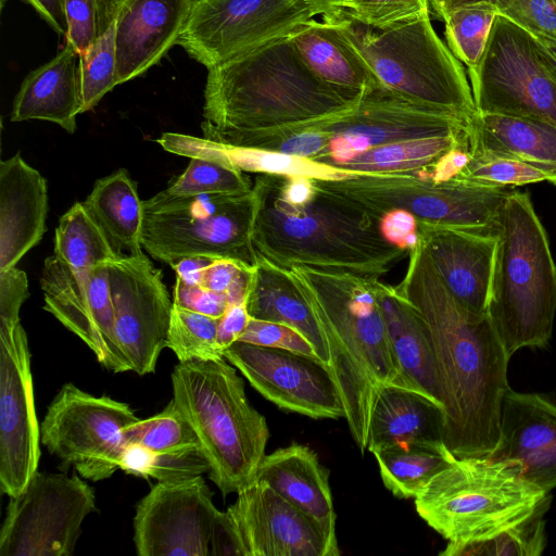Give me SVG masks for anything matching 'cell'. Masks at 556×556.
<instances>
[{
    "label": "cell",
    "instance_id": "cell-7",
    "mask_svg": "<svg viewBox=\"0 0 556 556\" xmlns=\"http://www.w3.org/2000/svg\"><path fill=\"white\" fill-rule=\"evenodd\" d=\"M549 492L522 465L493 456L454 457L414 497L419 517L447 543L488 540L523 521Z\"/></svg>",
    "mask_w": 556,
    "mask_h": 556
},
{
    "label": "cell",
    "instance_id": "cell-29",
    "mask_svg": "<svg viewBox=\"0 0 556 556\" xmlns=\"http://www.w3.org/2000/svg\"><path fill=\"white\" fill-rule=\"evenodd\" d=\"M289 37L303 63L326 85L359 96L380 84L328 14L302 23Z\"/></svg>",
    "mask_w": 556,
    "mask_h": 556
},
{
    "label": "cell",
    "instance_id": "cell-24",
    "mask_svg": "<svg viewBox=\"0 0 556 556\" xmlns=\"http://www.w3.org/2000/svg\"><path fill=\"white\" fill-rule=\"evenodd\" d=\"M195 0H125L116 14V85L135 79L177 45Z\"/></svg>",
    "mask_w": 556,
    "mask_h": 556
},
{
    "label": "cell",
    "instance_id": "cell-55",
    "mask_svg": "<svg viewBox=\"0 0 556 556\" xmlns=\"http://www.w3.org/2000/svg\"><path fill=\"white\" fill-rule=\"evenodd\" d=\"M249 320L250 316L245 307V302L231 305L219 318L217 341L223 351L238 341L245 330Z\"/></svg>",
    "mask_w": 556,
    "mask_h": 556
},
{
    "label": "cell",
    "instance_id": "cell-35",
    "mask_svg": "<svg viewBox=\"0 0 556 556\" xmlns=\"http://www.w3.org/2000/svg\"><path fill=\"white\" fill-rule=\"evenodd\" d=\"M384 486L399 498H414L418 491L455 455L444 442H413L372 453Z\"/></svg>",
    "mask_w": 556,
    "mask_h": 556
},
{
    "label": "cell",
    "instance_id": "cell-36",
    "mask_svg": "<svg viewBox=\"0 0 556 556\" xmlns=\"http://www.w3.org/2000/svg\"><path fill=\"white\" fill-rule=\"evenodd\" d=\"M458 147H469L468 129L376 146L339 167L363 174L416 170L434 164Z\"/></svg>",
    "mask_w": 556,
    "mask_h": 556
},
{
    "label": "cell",
    "instance_id": "cell-45",
    "mask_svg": "<svg viewBox=\"0 0 556 556\" xmlns=\"http://www.w3.org/2000/svg\"><path fill=\"white\" fill-rule=\"evenodd\" d=\"M66 45L84 53L115 20L117 12L108 0H64Z\"/></svg>",
    "mask_w": 556,
    "mask_h": 556
},
{
    "label": "cell",
    "instance_id": "cell-44",
    "mask_svg": "<svg viewBox=\"0 0 556 556\" xmlns=\"http://www.w3.org/2000/svg\"><path fill=\"white\" fill-rule=\"evenodd\" d=\"M127 444H138L152 453H166L201 445L193 429L173 400L157 415L128 426Z\"/></svg>",
    "mask_w": 556,
    "mask_h": 556
},
{
    "label": "cell",
    "instance_id": "cell-20",
    "mask_svg": "<svg viewBox=\"0 0 556 556\" xmlns=\"http://www.w3.org/2000/svg\"><path fill=\"white\" fill-rule=\"evenodd\" d=\"M40 287L43 308L76 334L103 367L114 374L130 370L116 341L108 264L77 271L50 255L43 262Z\"/></svg>",
    "mask_w": 556,
    "mask_h": 556
},
{
    "label": "cell",
    "instance_id": "cell-18",
    "mask_svg": "<svg viewBox=\"0 0 556 556\" xmlns=\"http://www.w3.org/2000/svg\"><path fill=\"white\" fill-rule=\"evenodd\" d=\"M224 357L279 408L314 419L344 418L338 387L319 359L242 341L228 346Z\"/></svg>",
    "mask_w": 556,
    "mask_h": 556
},
{
    "label": "cell",
    "instance_id": "cell-51",
    "mask_svg": "<svg viewBox=\"0 0 556 556\" xmlns=\"http://www.w3.org/2000/svg\"><path fill=\"white\" fill-rule=\"evenodd\" d=\"M173 303L186 309L220 318L231 306L224 293H217L198 283H186L176 279Z\"/></svg>",
    "mask_w": 556,
    "mask_h": 556
},
{
    "label": "cell",
    "instance_id": "cell-57",
    "mask_svg": "<svg viewBox=\"0 0 556 556\" xmlns=\"http://www.w3.org/2000/svg\"><path fill=\"white\" fill-rule=\"evenodd\" d=\"M152 452L138 444H127L123 454L119 469L126 473H131L148 479V469L151 462Z\"/></svg>",
    "mask_w": 556,
    "mask_h": 556
},
{
    "label": "cell",
    "instance_id": "cell-12",
    "mask_svg": "<svg viewBox=\"0 0 556 556\" xmlns=\"http://www.w3.org/2000/svg\"><path fill=\"white\" fill-rule=\"evenodd\" d=\"M139 418L110 396H94L75 384L62 386L40 425L41 443L64 466L88 480L110 478L127 446L124 431Z\"/></svg>",
    "mask_w": 556,
    "mask_h": 556
},
{
    "label": "cell",
    "instance_id": "cell-25",
    "mask_svg": "<svg viewBox=\"0 0 556 556\" xmlns=\"http://www.w3.org/2000/svg\"><path fill=\"white\" fill-rule=\"evenodd\" d=\"M47 180L20 153L0 163V270L17 265L47 230Z\"/></svg>",
    "mask_w": 556,
    "mask_h": 556
},
{
    "label": "cell",
    "instance_id": "cell-49",
    "mask_svg": "<svg viewBox=\"0 0 556 556\" xmlns=\"http://www.w3.org/2000/svg\"><path fill=\"white\" fill-rule=\"evenodd\" d=\"M497 8L528 33L556 41V0H504Z\"/></svg>",
    "mask_w": 556,
    "mask_h": 556
},
{
    "label": "cell",
    "instance_id": "cell-48",
    "mask_svg": "<svg viewBox=\"0 0 556 556\" xmlns=\"http://www.w3.org/2000/svg\"><path fill=\"white\" fill-rule=\"evenodd\" d=\"M210 464L201 445L152 453L148 477L157 482L180 481L208 472Z\"/></svg>",
    "mask_w": 556,
    "mask_h": 556
},
{
    "label": "cell",
    "instance_id": "cell-34",
    "mask_svg": "<svg viewBox=\"0 0 556 556\" xmlns=\"http://www.w3.org/2000/svg\"><path fill=\"white\" fill-rule=\"evenodd\" d=\"M137 182L125 168L98 179L84 206L118 255L142 252L143 206Z\"/></svg>",
    "mask_w": 556,
    "mask_h": 556
},
{
    "label": "cell",
    "instance_id": "cell-33",
    "mask_svg": "<svg viewBox=\"0 0 556 556\" xmlns=\"http://www.w3.org/2000/svg\"><path fill=\"white\" fill-rule=\"evenodd\" d=\"M245 307L251 318L283 324L296 330L309 342L317 358L330 366L328 343L286 269L257 258Z\"/></svg>",
    "mask_w": 556,
    "mask_h": 556
},
{
    "label": "cell",
    "instance_id": "cell-4",
    "mask_svg": "<svg viewBox=\"0 0 556 556\" xmlns=\"http://www.w3.org/2000/svg\"><path fill=\"white\" fill-rule=\"evenodd\" d=\"M287 273L328 343L329 369L339 390L344 419L364 453L372 407L381 388H404L378 301L379 278L300 266Z\"/></svg>",
    "mask_w": 556,
    "mask_h": 556
},
{
    "label": "cell",
    "instance_id": "cell-5",
    "mask_svg": "<svg viewBox=\"0 0 556 556\" xmlns=\"http://www.w3.org/2000/svg\"><path fill=\"white\" fill-rule=\"evenodd\" d=\"M173 402L208 460V478L223 495L251 484L269 439L266 418L250 403L242 378L224 358L179 362Z\"/></svg>",
    "mask_w": 556,
    "mask_h": 556
},
{
    "label": "cell",
    "instance_id": "cell-46",
    "mask_svg": "<svg viewBox=\"0 0 556 556\" xmlns=\"http://www.w3.org/2000/svg\"><path fill=\"white\" fill-rule=\"evenodd\" d=\"M333 8L354 22L376 29L430 11L429 0H337Z\"/></svg>",
    "mask_w": 556,
    "mask_h": 556
},
{
    "label": "cell",
    "instance_id": "cell-53",
    "mask_svg": "<svg viewBox=\"0 0 556 556\" xmlns=\"http://www.w3.org/2000/svg\"><path fill=\"white\" fill-rule=\"evenodd\" d=\"M383 238L397 248L409 251L418 244V222L415 215L403 208L386 212L379 219Z\"/></svg>",
    "mask_w": 556,
    "mask_h": 556
},
{
    "label": "cell",
    "instance_id": "cell-27",
    "mask_svg": "<svg viewBox=\"0 0 556 556\" xmlns=\"http://www.w3.org/2000/svg\"><path fill=\"white\" fill-rule=\"evenodd\" d=\"M378 301L405 389L433 402L444 413V402L428 331L400 288L378 280Z\"/></svg>",
    "mask_w": 556,
    "mask_h": 556
},
{
    "label": "cell",
    "instance_id": "cell-10",
    "mask_svg": "<svg viewBox=\"0 0 556 556\" xmlns=\"http://www.w3.org/2000/svg\"><path fill=\"white\" fill-rule=\"evenodd\" d=\"M313 181L317 188L344 197L379 218L390 210L403 208L420 222L495 235L510 192L458 177L438 181L425 168Z\"/></svg>",
    "mask_w": 556,
    "mask_h": 556
},
{
    "label": "cell",
    "instance_id": "cell-39",
    "mask_svg": "<svg viewBox=\"0 0 556 556\" xmlns=\"http://www.w3.org/2000/svg\"><path fill=\"white\" fill-rule=\"evenodd\" d=\"M498 14L493 2L479 1L456 7L442 16L446 45L468 72L478 66Z\"/></svg>",
    "mask_w": 556,
    "mask_h": 556
},
{
    "label": "cell",
    "instance_id": "cell-52",
    "mask_svg": "<svg viewBox=\"0 0 556 556\" xmlns=\"http://www.w3.org/2000/svg\"><path fill=\"white\" fill-rule=\"evenodd\" d=\"M28 295L25 271L17 266L0 270V324L20 323V309Z\"/></svg>",
    "mask_w": 556,
    "mask_h": 556
},
{
    "label": "cell",
    "instance_id": "cell-61",
    "mask_svg": "<svg viewBox=\"0 0 556 556\" xmlns=\"http://www.w3.org/2000/svg\"><path fill=\"white\" fill-rule=\"evenodd\" d=\"M125 0H108V2L111 4V7L117 12L118 11V8L119 5L124 2Z\"/></svg>",
    "mask_w": 556,
    "mask_h": 556
},
{
    "label": "cell",
    "instance_id": "cell-23",
    "mask_svg": "<svg viewBox=\"0 0 556 556\" xmlns=\"http://www.w3.org/2000/svg\"><path fill=\"white\" fill-rule=\"evenodd\" d=\"M489 456L520 463L525 478L546 492L556 488V404L509 388L501 407L498 443Z\"/></svg>",
    "mask_w": 556,
    "mask_h": 556
},
{
    "label": "cell",
    "instance_id": "cell-54",
    "mask_svg": "<svg viewBox=\"0 0 556 556\" xmlns=\"http://www.w3.org/2000/svg\"><path fill=\"white\" fill-rule=\"evenodd\" d=\"M212 556H243L237 532L226 511H218L210 543Z\"/></svg>",
    "mask_w": 556,
    "mask_h": 556
},
{
    "label": "cell",
    "instance_id": "cell-43",
    "mask_svg": "<svg viewBox=\"0 0 556 556\" xmlns=\"http://www.w3.org/2000/svg\"><path fill=\"white\" fill-rule=\"evenodd\" d=\"M455 177L497 189L548 181V177L533 166L476 148H469L466 162Z\"/></svg>",
    "mask_w": 556,
    "mask_h": 556
},
{
    "label": "cell",
    "instance_id": "cell-2",
    "mask_svg": "<svg viewBox=\"0 0 556 556\" xmlns=\"http://www.w3.org/2000/svg\"><path fill=\"white\" fill-rule=\"evenodd\" d=\"M252 193L256 258L282 269L380 278L408 255L383 238L379 217L344 197L315 186L308 202L292 204L269 174L255 175Z\"/></svg>",
    "mask_w": 556,
    "mask_h": 556
},
{
    "label": "cell",
    "instance_id": "cell-14",
    "mask_svg": "<svg viewBox=\"0 0 556 556\" xmlns=\"http://www.w3.org/2000/svg\"><path fill=\"white\" fill-rule=\"evenodd\" d=\"M93 510L94 492L83 479L37 470L20 494L10 496L0 556H70Z\"/></svg>",
    "mask_w": 556,
    "mask_h": 556
},
{
    "label": "cell",
    "instance_id": "cell-32",
    "mask_svg": "<svg viewBox=\"0 0 556 556\" xmlns=\"http://www.w3.org/2000/svg\"><path fill=\"white\" fill-rule=\"evenodd\" d=\"M443 409L421 394L388 384L372 407L367 450L413 442H443Z\"/></svg>",
    "mask_w": 556,
    "mask_h": 556
},
{
    "label": "cell",
    "instance_id": "cell-58",
    "mask_svg": "<svg viewBox=\"0 0 556 556\" xmlns=\"http://www.w3.org/2000/svg\"><path fill=\"white\" fill-rule=\"evenodd\" d=\"M214 258L208 257H187L172 265L176 271L177 280L186 283H198L201 280L204 268Z\"/></svg>",
    "mask_w": 556,
    "mask_h": 556
},
{
    "label": "cell",
    "instance_id": "cell-31",
    "mask_svg": "<svg viewBox=\"0 0 556 556\" xmlns=\"http://www.w3.org/2000/svg\"><path fill=\"white\" fill-rule=\"evenodd\" d=\"M469 148L505 155L543 172L556 185V127L539 119L479 113L468 126Z\"/></svg>",
    "mask_w": 556,
    "mask_h": 556
},
{
    "label": "cell",
    "instance_id": "cell-22",
    "mask_svg": "<svg viewBox=\"0 0 556 556\" xmlns=\"http://www.w3.org/2000/svg\"><path fill=\"white\" fill-rule=\"evenodd\" d=\"M418 222V237L452 295L469 312L489 314L497 233Z\"/></svg>",
    "mask_w": 556,
    "mask_h": 556
},
{
    "label": "cell",
    "instance_id": "cell-37",
    "mask_svg": "<svg viewBox=\"0 0 556 556\" xmlns=\"http://www.w3.org/2000/svg\"><path fill=\"white\" fill-rule=\"evenodd\" d=\"M53 254L77 271L106 265L118 256L83 202L74 203L60 218Z\"/></svg>",
    "mask_w": 556,
    "mask_h": 556
},
{
    "label": "cell",
    "instance_id": "cell-13",
    "mask_svg": "<svg viewBox=\"0 0 556 556\" xmlns=\"http://www.w3.org/2000/svg\"><path fill=\"white\" fill-rule=\"evenodd\" d=\"M477 112L528 117L556 127V81L530 33L498 14L478 66L468 72Z\"/></svg>",
    "mask_w": 556,
    "mask_h": 556
},
{
    "label": "cell",
    "instance_id": "cell-62",
    "mask_svg": "<svg viewBox=\"0 0 556 556\" xmlns=\"http://www.w3.org/2000/svg\"><path fill=\"white\" fill-rule=\"evenodd\" d=\"M319 1L325 2V3H328V4H330L331 7H333V4H334V2H336L337 0H319Z\"/></svg>",
    "mask_w": 556,
    "mask_h": 556
},
{
    "label": "cell",
    "instance_id": "cell-26",
    "mask_svg": "<svg viewBox=\"0 0 556 556\" xmlns=\"http://www.w3.org/2000/svg\"><path fill=\"white\" fill-rule=\"evenodd\" d=\"M255 480L266 482L318 527L329 556L340 555L329 472L313 450L293 443L265 455Z\"/></svg>",
    "mask_w": 556,
    "mask_h": 556
},
{
    "label": "cell",
    "instance_id": "cell-19",
    "mask_svg": "<svg viewBox=\"0 0 556 556\" xmlns=\"http://www.w3.org/2000/svg\"><path fill=\"white\" fill-rule=\"evenodd\" d=\"M218 509L204 479L157 482L136 506L139 556H208Z\"/></svg>",
    "mask_w": 556,
    "mask_h": 556
},
{
    "label": "cell",
    "instance_id": "cell-17",
    "mask_svg": "<svg viewBox=\"0 0 556 556\" xmlns=\"http://www.w3.org/2000/svg\"><path fill=\"white\" fill-rule=\"evenodd\" d=\"M30 353L20 323L0 324V488L20 494L40 458Z\"/></svg>",
    "mask_w": 556,
    "mask_h": 556
},
{
    "label": "cell",
    "instance_id": "cell-9",
    "mask_svg": "<svg viewBox=\"0 0 556 556\" xmlns=\"http://www.w3.org/2000/svg\"><path fill=\"white\" fill-rule=\"evenodd\" d=\"M142 206L141 244L151 257L170 266L187 257L232 258L255 265L252 191L180 197L163 190Z\"/></svg>",
    "mask_w": 556,
    "mask_h": 556
},
{
    "label": "cell",
    "instance_id": "cell-21",
    "mask_svg": "<svg viewBox=\"0 0 556 556\" xmlns=\"http://www.w3.org/2000/svg\"><path fill=\"white\" fill-rule=\"evenodd\" d=\"M226 513L243 556H329L318 527L262 480L240 490Z\"/></svg>",
    "mask_w": 556,
    "mask_h": 556
},
{
    "label": "cell",
    "instance_id": "cell-8",
    "mask_svg": "<svg viewBox=\"0 0 556 556\" xmlns=\"http://www.w3.org/2000/svg\"><path fill=\"white\" fill-rule=\"evenodd\" d=\"M362 54L379 83L470 124L477 114L462 62L437 34L430 11L382 29L328 14Z\"/></svg>",
    "mask_w": 556,
    "mask_h": 556
},
{
    "label": "cell",
    "instance_id": "cell-59",
    "mask_svg": "<svg viewBox=\"0 0 556 556\" xmlns=\"http://www.w3.org/2000/svg\"><path fill=\"white\" fill-rule=\"evenodd\" d=\"M532 37L543 66L556 81V41L541 35H532Z\"/></svg>",
    "mask_w": 556,
    "mask_h": 556
},
{
    "label": "cell",
    "instance_id": "cell-40",
    "mask_svg": "<svg viewBox=\"0 0 556 556\" xmlns=\"http://www.w3.org/2000/svg\"><path fill=\"white\" fill-rule=\"evenodd\" d=\"M219 318L173 304L166 348L179 362L224 358L217 341Z\"/></svg>",
    "mask_w": 556,
    "mask_h": 556
},
{
    "label": "cell",
    "instance_id": "cell-38",
    "mask_svg": "<svg viewBox=\"0 0 556 556\" xmlns=\"http://www.w3.org/2000/svg\"><path fill=\"white\" fill-rule=\"evenodd\" d=\"M552 502L549 493L523 521L482 541L447 543L443 556H539L546 547V520Z\"/></svg>",
    "mask_w": 556,
    "mask_h": 556
},
{
    "label": "cell",
    "instance_id": "cell-50",
    "mask_svg": "<svg viewBox=\"0 0 556 556\" xmlns=\"http://www.w3.org/2000/svg\"><path fill=\"white\" fill-rule=\"evenodd\" d=\"M238 341L287 350L317 358L309 342L296 330L283 324L250 317L248 326Z\"/></svg>",
    "mask_w": 556,
    "mask_h": 556
},
{
    "label": "cell",
    "instance_id": "cell-16",
    "mask_svg": "<svg viewBox=\"0 0 556 556\" xmlns=\"http://www.w3.org/2000/svg\"><path fill=\"white\" fill-rule=\"evenodd\" d=\"M115 336L129 369L152 374L166 346L173 301L162 270L140 252L108 263Z\"/></svg>",
    "mask_w": 556,
    "mask_h": 556
},
{
    "label": "cell",
    "instance_id": "cell-60",
    "mask_svg": "<svg viewBox=\"0 0 556 556\" xmlns=\"http://www.w3.org/2000/svg\"><path fill=\"white\" fill-rule=\"evenodd\" d=\"M479 1H490L498 7L504 0H429L430 14L432 12L437 17L441 20L446 12L456 7Z\"/></svg>",
    "mask_w": 556,
    "mask_h": 556
},
{
    "label": "cell",
    "instance_id": "cell-15",
    "mask_svg": "<svg viewBox=\"0 0 556 556\" xmlns=\"http://www.w3.org/2000/svg\"><path fill=\"white\" fill-rule=\"evenodd\" d=\"M304 126L329 137L323 160L340 166L376 146L458 134L469 124L379 84L364 91L351 110Z\"/></svg>",
    "mask_w": 556,
    "mask_h": 556
},
{
    "label": "cell",
    "instance_id": "cell-28",
    "mask_svg": "<svg viewBox=\"0 0 556 556\" xmlns=\"http://www.w3.org/2000/svg\"><path fill=\"white\" fill-rule=\"evenodd\" d=\"M78 60L65 43L54 58L26 75L13 101L11 122L48 121L74 134L81 113Z\"/></svg>",
    "mask_w": 556,
    "mask_h": 556
},
{
    "label": "cell",
    "instance_id": "cell-41",
    "mask_svg": "<svg viewBox=\"0 0 556 556\" xmlns=\"http://www.w3.org/2000/svg\"><path fill=\"white\" fill-rule=\"evenodd\" d=\"M253 181L244 172L220 161L191 157L186 170L165 189L180 197L202 194H243Z\"/></svg>",
    "mask_w": 556,
    "mask_h": 556
},
{
    "label": "cell",
    "instance_id": "cell-30",
    "mask_svg": "<svg viewBox=\"0 0 556 556\" xmlns=\"http://www.w3.org/2000/svg\"><path fill=\"white\" fill-rule=\"evenodd\" d=\"M167 152L191 157L220 161L244 173L303 176L320 180H338L363 173L279 151L224 144L204 137L164 132L157 140Z\"/></svg>",
    "mask_w": 556,
    "mask_h": 556
},
{
    "label": "cell",
    "instance_id": "cell-42",
    "mask_svg": "<svg viewBox=\"0 0 556 556\" xmlns=\"http://www.w3.org/2000/svg\"><path fill=\"white\" fill-rule=\"evenodd\" d=\"M115 25L114 20L94 42L78 55L81 113L92 110L117 86Z\"/></svg>",
    "mask_w": 556,
    "mask_h": 556
},
{
    "label": "cell",
    "instance_id": "cell-3",
    "mask_svg": "<svg viewBox=\"0 0 556 556\" xmlns=\"http://www.w3.org/2000/svg\"><path fill=\"white\" fill-rule=\"evenodd\" d=\"M359 97L319 80L286 36L207 70L201 129L211 141L232 144L341 114Z\"/></svg>",
    "mask_w": 556,
    "mask_h": 556
},
{
    "label": "cell",
    "instance_id": "cell-11",
    "mask_svg": "<svg viewBox=\"0 0 556 556\" xmlns=\"http://www.w3.org/2000/svg\"><path fill=\"white\" fill-rule=\"evenodd\" d=\"M333 12L319 0H195L177 45L210 70Z\"/></svg>",
    "mask_w": 556,
    "mask_h": 556
},
{
    "label": "cell",
    "instance_id": "cell-1",
    "mask_svg": "<svg viewBox=\"0 0 556 556\" xmlns=\"http://www.w3.org/2000/svg\"><path fill=\"white\" fill-rule=\"evenodd\" d=\"M397 285L428 331L444 402L443 442L456 457L488 456L500 439L509 356L489 314L465 308L422 244L408 251Z\"/></svg>",
    "mask_w": 556,
    "mask_h": 556
},
{
    "label": "cell",
    "instance_id": "cell-6",
    "mask_svg": "<svg viewBox=\"0 0 556 556\" xmlns=\"http://www.w3.org/2000/svg\"><path fill=\"white\" fill-rule=\"evenodd\" d=\"M489 316L509 357L546 348L556 313V265L526 192L510 191L501 211Z\"/></svg>",
    "mask_w": 556,
    "mask_h": 556
},
{
    "label": "cell",
    "instance_id": "cell-47",
    "mask_svg": "<svg viewBox=\"0 0 556 556\" xmlns=\"http://www.w3.org/2000/svg\"><path fill=\"white\" fill-rule=\"evenodd\" d=\"M253 266L232 258H214L204 268L199 282L203 288L224 293L230 305L245 302Z\"/></svg>",
    "mask_w": 556,
    "mask_h": 556
},
{
    "label": "cell",
    "instance_id": "cell-56",
    "mask_svg": "<svg viewBox=\"0 0 556 556\" xmlns=\"http://www.w3.org/2000/svg\"><path fill=\"white\" fill-rule=\"evenodd\" d=\"M30 5L58 35L66 36L64 0H23Z\"/></svg>",
    "mask_w": 556,
    "mask_h": 556
}]
</instances>
